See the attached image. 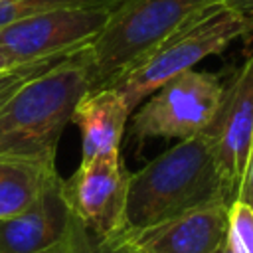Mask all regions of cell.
<instances>
[{"instance_id":"9c48e42d","label":"cell","mask_w":253,"mask_h":253,"mask_svg":"<svg viewBox=\"0 0 253 253\" xmlns=\"http://www.w3.org/2000/svg\"><path fill=\"white\" fill-rule=\"evenodd\" d=\"M227 208L223 202L208 204L113 239L134 253H217L227 233Z\"/></svg>"},{"instance_id":"3957f363","label":"cell","mask_w":253,"mask_h":253,"mask_svg":"<svg viewBox=\"0 0 253 253\" xmlns=\"http://www.w3.org/2000/svg\"><path fill=\"white\" fill-rule=\"evenodd\" d=\"M253 34V22L223 2H215L162 40L109 85L119 89L134 111L152 91L202 59L223 51L231 42Z\"/></svg>"},{"instance_id":"ffe728a7","label":"cell","mask_w":253,"mask_h":253,"mask_svg":"<svg viewBox=\"0 0 253 253\" xmlns=\"http://www.w3.org/2000/svg\"><path fill=\"white\" fill-rule=\"evenodd\" d=\"M217 253H231V251H229V247H227V243H225V241H223V245H221V247H219V249H217Z\"/></svg>"},{"instance_id":"7a4b0ae2","label":"cell","mask_w":253,"mask_h":253,"mask_svg":"<svg viewBox=\"0 0 253 253\" xmlns=\"http://www.w3.org/2000/svg\"><path fill=\"white\" fill-rule=\"evenodd\" d=\"M215 202L229 206L211 142L202 132L176 142L130 174L121 233L140 231Z\"/></svg>"},{"instance_id":"4fadbf2b","label":"cell","mask_w":253,"mask_h":253,"mask_svg":"<svg viewBox=\"0 0 253 253\" xmlns=\"http://www.w3.org/2000/svg\"><path fill=\"white\" fill-rule=\"evenodd\" d=\"M45 253H134L117 239H101L93 235L79 219L71 215L63 239Z\"/></svg>"},{"instance_id":"7c38bea8","label":"cell","mask_w":253,"mask_h":253,"mask_svg":"<svg viewBox=\"0 0 253 253\" xmlns=\"http://www.w3.org/2000/svg\"><path fill=\"white\" fill-rule=\"evenodd\" d=\"M59 178L55 162L0 156V219L30 208Z\"/></svg>"},{"instance_id":"9a60e30c","label":"cell","mask_w":253,"mask_h":253,"mask_svg":"<svg viewBox=\"0 0 253 253\" xmlns=\"http://www.w3.org/2000/svg\"><path fill=\"white\" fill-rule=\"evenodd\" d=\"M225 243L231 253H253V208L235 200L227 208Z\"/></svg>"},{"instance_id":"8992f818","label":"cell","mask_w":253,"mask_h":253,"mask_svg":"<svg viewBox=\"0 0 253 253\" xmlns=\"http://www.w3.org/2000/svg\"><path fill=\"white\" fill-rule=\"evenodd\" d=\"M113 6L59 8L16 20L0 28V51L26 65L83 49L103 30Z\"/></svg>"},{"instance_id":"5bb4252c","label":"cell","mask_w":253,"mask_h":253,"mask_svg":"<svg viewBox=\"0 0 253 253\" xmlns=\"http://www.w3.org/2000/svg\"><path fill=\"white\" fill-rule=\"evenodd\" d=\"M119 0H0V28L16 20L77 6H113Z\"/></svg>"},{"instance_id":"5b68a950","label":"cell","mask_w":253,"mask_h":253,"mask_svg":"<svg viewBox=\"0 0 253 253\" xmlns=\"http://www.w3.org/2000/svg\"><path fill=\"white\" fill-rule=\"evenodd\" d=\"M223 95L213 73L188 69L168 79L132 115L130 138L144 144L148 138H190L211 125Z\"/></svg>"},{"instance_id":"6da1fadb","label":"cell","mask_w":253,"mask_h":253,"mask_svg":"<svg viewBox=\"0 0 253 253\" xmlns=\"http://www.w3.org/2000/svg\"><path fill=\"white\" fill-rule=\"evenodd\" d=\"M89 89L85 47L22 83L0 107V156L55 162L59 136Z\"/></svg>"},{"instance_id":"ba28073f","label":"cell","mask_w":253,"mask_h":253,"mask_svg":"<svg viewBox=\"0 0 253 253\" xmlns=\"http://www.w3.org/2000/svg\"><path fill=\"white\" fill-rule=\"evenodd\" d=\"M206 134L231 204L239 198L253 150V49L223 87L219 109Z\"/></svg>"},{"instance_id":"e0dca14e","label":"cell","mask_w":253,"mask_h":253,"mask_svg":"<svg viewBox=\"0 0 253 253\" xmlns=\"http://www.w3.org/2000/svg\"><path fill=\"white\" fill-rule=\"evenodd\" d=\"M237 200H243L245 204H249L253 208V150H251L247 174H245V180H243V186H241V192H239V198Z\"/></svg>"},{"instance_id":"277c9868","label":"cell","mask_w":253,"mask_h":253,"mask_svg":"<svg viewBox=\"0 0 253 253\" xmlns=\"http://www.w3.org/2000/svg\"><path fill=\"white\" fill-rule=\"evenodd\" d=\"M217 0H119L107 24L85 47L91 89L109 85L162 40Z\"/></svg>"},{"instance_id":"d6986e66","label":"cell","mask_w":253,"mask_h":253,"mask_svg":"<svg viewBox=\"0 0 253 253\" xmlns=\"http://www.w3.org/2000/svg\"><path fill=\"white\" fill-rule=\"evenodd\" d=\"M18 67H22L20 63H16L10 55H6L4 51H0V73H8V71H14V69H18Z\"/></svg>"},{"instance_id":"8fae6325","label":"cell","mask_w":253,"mask_h":253,"mask_svg":"<svg viewBox=\"0 0 253 253\" xmlns=\"http://www.w3.org/2000/svg\"><path fill=\"white\" fill-rule=\"evenodd\" d=\"M130 113L132 109L119 89L111 85L89 89L71 117L81 136V160L119 152Z\"/></svg>"},{"instance_id":"30bf717a","label":"cell","mask_w":253,"mask_h":253,"mask_svg":"<svg viewBox=\"0 0 253 253\" xmlns=\"http://www.w3.org/2000/svg\"><path fill=\"white\" fill-rule=\"evenodd\" d=\"M71 221L61 196V178L24 211L0 219V253H45L57 245Z\"/></svg>"},{"instance_id":"2e32d148","label":"cell","mask_w":253,"mask_h":253,"mask_svg":"<svg viewBox=\"0 0 253 253\" xmlns=\"http://www.w3.org/2000/svg\"><path fill=\"white\" fill-rule=\"evenodd\" d=\"M69 55V53H67ZM59 59V57H57ZM57 59H47V61H34V63H26L14 71H8V73H0V107L2 103L22 85L26 83L28 79H32L34 75H38L40 71H43L47 65H51L53 61Z\"/></svg>"},{"instance_id":"ac0fdd59","label":"cell","mask_w":253,"mask_h":253,"mask_svg":"<svg viewBox=\"0 0 253 253\" xmlns=\"http://www.w3.org/2000/svg\"><path fill=\"white\" fill-rule=\"evenodd\" d=\"M217 2L231 6L233 10H237L239 14H243L245 18H249L253 22V0H217Z\"/></svg>"},{"instance_id":"52a82bcc","label":"cell","mask_w":253,"mask_h":253,"mask_svg":"<svg viewBox=\"0 0 253 253\" xmlns=\"http://www.w3.org/2000/svg\"><path fill=\"white\" fill-rule=\"evenodd\" d=\"M130 172L121 150L81 160L69 178H61V196L75 219L93 235L113 239L123 231Z\"/></svg>"}]
</instances>
